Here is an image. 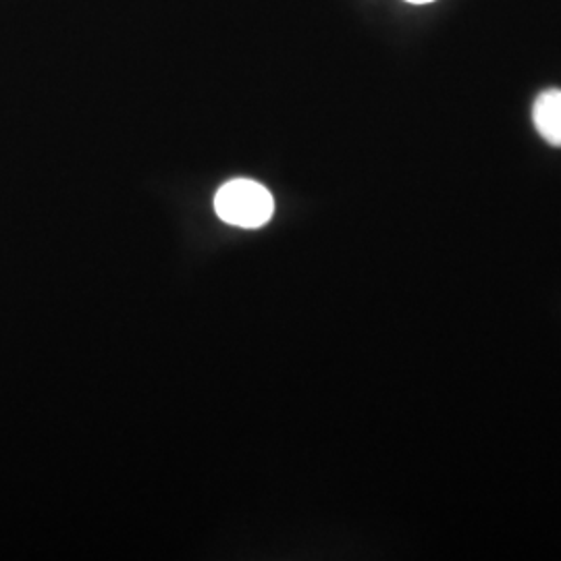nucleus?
<instances>
[{"label":"nucleus","mask_w":561,"mask_h":561,"mask_svg":"<svg viewBox=\"0 0 561 561\" xmlns=\"http://www.w3.org/2000/svg\"><path fill=\"white\" fill-rule=\"evenodd\" d=\"M215 210L229 225L256 229L271 221L275 213V201L261 183L236 180L225 183L219 190L215 198Z\"/></svg>","instance_id":"obj_1"},{"label":"nucleus","mask_w":561,"mask_h":561,"mask_svg":"<svg viewBox=\"0 0 561 561\" xmlns=\"http://www.w3.org/2000/svg\"><path fill=\"white\" fill-rule=\"evenodd\" d=\"M410 4H428V2H435V0H405Z\"/></svg>","instance_id":"obj_3"},{"label":"nucleus","mask_w":561,"mask_h":561,"mask_svg":"<svg viewBox=\"0 0 561 561\" xmlns=\"http://www.w3.org/2000/svg\"><path fill=\"white\" fill-rule=\"evenodd\" d=\"M533 121L542 140L561 148V90H545L535 101Z\"/></svg>","instance_id":"obj_2"}]
</instances>
